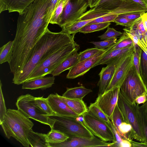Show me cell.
<instances>
[{
  "label": "cell",
  "mask_w": 147,
  "mask_h": 147,
  "mask_svg": "<svg viewBox=\"0 0 147 147\" xmlns=\"http://www.w3.org/2000/svg\"><path fill=\"white\" fill-rule=\"evenodd\" d=\"M123 33L116 30L113 28L108 27L107 28L106 31L98 37L101 40L110 39L121 36Z\"/></svg>",
  "instance_id": "d590c367"
},
{
  "label": "cell",
  "mask_w": 147,
  "mask_h": 147,
  "mask_svg": "<svg viewBox=\"0 0 147 147\" xmlns=\"http://www.w3.org/2000/svg\"><path fill=\"white\" fill-rule=\"evenodd\" d=\"M49 144L51 147H113V142L107 143L95 136L91 138L74 137L60 143Z\"/></svg>",
  "instance_id": "8fae6325"
},
{
  "label": "cell",
  "mask_w": 147,
  "mask_h": 147,
  "mask_svg": "<svg viewBox=\"0 0 147 147\" xmlns=\"http://www.w3.org/2000/svg\"><path fill=\"white\" fill-rule=\"evenodd\" d=\"M86 1H87L88 2V0H86Z\"/></svg>",
  "instance_id": "f5cc1de1"
},
{
  "label": "cell",
  "mask_w": 147,
  "mask_h": 147,
  "mask_svg": "<svg viewBox=\"0 0 147 147\" xmlns=\"http://www.w3.org/2000/svg\"><path fill=\"white\" fill-rule=\"evenodd\" d=\"M45 134L34 132L31 129L28 137L30 145L32 147H51L50 144L45 140Z\"/></svg>",
  "instance_id": "603a6c76"
},
{
  "label": "cell",
  "mask_w": 147,
  "mask_h": 147,
  "mask_svg": "<svg viewBox=\"0 0 147 147\" xmlns=\"http://www.w3.org/2000/svg\"><path fill=\"white\" fill-rule=\"evenodd\" d=\"M123 30L131 39L133 43L138 45L147 54V37L146 33L143 34L142 32L133 24Z\"/></svg>",
  "instance_id": "e0dca14e"
},
{
  "label": "cell",
  "mask_w": 147,
  "mask_h": 147,
  "mask_svg": "<svg viewBox=\"0 0 147 147\" xmlns=\"http://www.w3.org/2000/svg\"><path fill=\"white\" fill-rule=\"evenodd\" d=\"M145 11H138L131 12L118 16V18H125L129 20L134 21L141 17Z\"/></svg>",
  "instance_id": "60d3db41"
},
{
  "label": "cell",
  "mask_w": 147,
  "mask_h": 147,
  "mask_svg": "<svg viewBox=\"0 0 147 147\" xmlns=\"http://www.w3.org/2000/svg\"><path fill=\"white\" fill-rule=\"evenodd\" d=\"M46 141L49 143H58L66 140L69 137L59 130L51 129L45 135Z\"/></svg>",
  "instance_id": "d4e9b609"
},
{
  "label": "cell",
  "mask_w": 147,
  "mask_h": 147,
  "mask_svg": "<svg viewBox=\"0 0 147 147\" xmlns=\"http://www.w3.org/2000/svg\"><path fill=\"white\" fill-rule=\"evenodd\" d=\"M116 38L105 40L99 41H92L90 42L94 45L95 47L101 50H105L113 45L117 41Z\"/></svg>",
  "instance_id": "e575fe53"
},
{
  "label": "cell",
  "mask_w": 147,
  "mask_h": 147,
  "mask_svg": "<svg viewBox=\"0 0 147 147\" xmlns=\"http://www.w3.org/2000/svg\"><path fill=\"white\" fill-rule=\"evenodd\" d=\"M146 37H147V31H146Z\"/></svg>",
  "instance_id": "816d5d0a"
},
{
  "label": "cell",
  "mask_w": 147,
  "mask_h": 147,
  "mask_svg": "<svg viewBox=\"0 0 147 147\" xmlns=\"http://www.w3.org/2000/svg\"><path fill=\"white\" fill-rule=\"evenodd\" d=\"M79 49V45L75 42L60 49L38 66L32 72L28 81L51 74L67 57L77 53Z\"/></svg>",
  "instance_id": "3957f363"
},
{
  "label": "cell",
  "mask_w": 147,
  "mask_h": 147,
  "mask_svg": "<svg viewBox=\"0 0 147 147\" xmlns=\"http://www.w3.org/2000/svg\"><path fill=\"white\" fill-rule=\"evenodd\" d=\"M34 125L29 118L20 110L9 109L0 125L8 139L12 137L24 146L28 147V135Z\"/></svg>",
  "instance_id": "7a4b0ae2"
},
{
  "label": "cell",
  "mask_w": 147,
  "mask_h": 147,
  "mask_svg": "<svg viewBox=\"0 0 147 147\" xmlns=\"http://www.w3.org/2000/svg\"><path fill=\"white\" fill-rule=\"evenodd\" d=\"M2 84L0 80V125L3 121L4 117L6 113L7 110L5 106L2 87Z\"/></svg>",
  "instance_id": "f35d334b"
},
{
  "label": "cell",
  "mask_w": 147,
  "mask_h": 147,
  "mask_svg": "<svg viewBox=\"0 0 147 147\" xmlns=\"http://www.w3.org/2000/svg\"><path fill=\"white\" fill-rule=\"evenodd\" d=\"M131 147H147V144L143 142H137L131 141Z\"/></svg>",
  "instance_id": "bcb514c9"
},
{
  "label": "cell",
  "mask_w": 147,
  "mask_h": 147,
  "mask_svg": "<svg viewBox=\"0 0 147 147\" xmlns=\"http://www.w3.org/2000/svg\"><path fill=\"white\" fill-rule=\"evenodd\" d=\"M120 90L124 98L132 104L136 103L137 97L147 94V87L134 64L120 87Z\"/></svg>",
  "instance_id": "5b68a950"
},
{
  "label": "cell",
  "mask_w": 147,
  "mask_h": 147,
  "mask_svg": "<svg viewBox=\"0 0 147 147\" xmlns=\"http://www.w3.org/2000/svg\"><path fill=\"white\" fill-rule=\"evenodd\" d=\"M106 50V49L102 50L93 57L79 61L69 70L66 78L73 79L84 75L95 67V65L105 55Z\"/></svg>",
  "instance_id": "4fadbf2b"
},
{
  "label": "cell",
  "mask_w": 147,
  "mask_h": 147,
  "mask_svg": "<svg viewBox=\"0 0 147 147\" xmlns=\"http://www.w3.org/2000/svg\"><path fill=\"white\" fill-rule=\"evenodd\" d=\"M92 91L82 85L73 88H67L66 91L62 96L69 98L82 100L86 95Z\"/></svg>",
  "instance_id": "7402d4cb"
},
{
  "label": "cell",
  "mask_w": 147,
  "mask_h": 147,
  "mask_svg": "<svg viewBox=\"0 0 147 147\" xmlns=\"http://www.w3.org/2000/svg\"><path fill=\"white\" fill-rule=\"evenodd\" d=\"M134 22L125 18L117 17L114 22L116 23V25H120L128 27L132 25Z\"/></svg>",
  "instance_id": "7bdbcfd3"
},
{
  "label": "cell",
  "mask_w": 147,
  "mask_h": 147,
  "mask_svg": "<svg viewBox=\"0 0 147 147\" xmlns=\"http://www.w3.org/2000/svg\"><path fill=\"white\" fill-rule=\"evenodd\" d=\"M102 50L96 47L88 48L79 53L80 61L93 57Z\"/></svg>",
  "instance_id": "74e56055"
},
{
  "label": "cell",
  "mask_w": 147,
  "mask_h": 147,
  "mask_svg": "<svg viewBox=\"0 0 147 147\" xmlns=\"http://www.w3.org/2000/svg\"><path fill=\"white\" fill-rule=\"evenodd\" d=\"M13 41H10L0 49V64L6 62L9 63L11 61L13 52Z\"/></svg>",
  "instance_id": "4316f807"
},
{
  "label": "cell",
  "mask_w": 147,
  "mask_h": 147,
  "mask_svg": "<svg viewBox=\"0 0 147 147\" xmlns=\"http://www.w3.org/2000/svg\"><path fill=\"white\" fill-rule=\"evenodd\" d=\"M35 0H0V13L6 10L19 14Z\"/></svg>",
  "instance_id": "2e32d148"
},
{
  "label": "cell",
  "mask_w": 147,
  "mask_h": 147,
  "mask_svg": "<svg viewBox=\"0 0 147 147\" xmlns=\"http://www.w3.org/2000/svg\"><path fill=\"white\" fill-rule=\"evenodd\" d=\"M110 119L111 120L113 126L119 134V127L123 122L126 121L117 103Z\"/></svg>",
  "instance_id": "4dcf8cb0"
},
{
  "label": "cell",
  "mask_w": 147,
  "mask_h": 147,
  "mask_svg": "<svg viewBox=\"0 0 147 147\" xmlns=\"http://www.w3.org/2000/svg\"><path fill=\"white\" fill-rule=\"evenodd\" d=\"M59 96L71 109L79 116L88 112V108L82 100L67 98L59 95Z\"/></svg>",
  "instance_id": "ffe728a7"
},
{
  "label": "cell",
  "mask_w": 147,
  "mask_h": 147,
  "mask_svg": "<svg viewBox=\"0 0 147 147\" xmlns=\"http://www.w3.org/2000/svg\"><path fill=\"white\" fill-rule=\"evenodd\" d=\"M80 61L79 53L72 55L65 59L53 71L51 74L54 76H59L63 71L69 70Z\"/></svg>",
  "instance_id": "d6986e66"
},
{
  "label": "cell",
  "mask_w": 147,
  "mask_h": 147,
  "mask_svg": "<svg viewBox=\"0 0 147 147\" xmlns=\"http://www.w3.org/2000/svg\"><path fill=\"white\" fill-rule=\"evenodd\" d=\"M118 16L119 15H118L114 14L97 18L89 24L114 22L115 20L118 17Z\"/></svg>",
  "instance_id": "ab89813d"
},
{
  "label": "cell",
  "mask_w": 147,
  "mask_h": 147,
  "mask_svg": "<svg viewBox=\"0 0 147 147\" xmlns=\"http://www.w3.org/2000/svg\"><path fill=\"white\" fill-rule=\"evenodd\" d=\"M95 19L77 21L67 26L62 28V31L70 35L75 36L76 33L80 32L83 27Z\"/></svg>",
  "instance_id": "484cf974"
},
{
  "label": "cell",
  "mask_w": 147,
  "mask_h": 147,
  "mask_svg": "<svg viewBox=\"0 0 147 147\" xmlns=\"http://www.w3.org/2000/svg\"><path fill=\"white\" fill-rule=\"evenodd\" d=\"M139 69L140 77L147 87V54L142 49H141Z\"/></svg>",
  "instance_id": "d6a6232c"
},
{
  "label": "cell",
  "mask_w": 147,
  "mask_h": 147,
  "mask_svg": "<svg viewBox=\"0 0 147 147\" xmlns=\"http://www.w3.org/2000/svg\"><path fill=\"white\" fill-rule=\"evenodd\" d=\"M145 108L146 109V111H147V100L146 102L144 103Z\"/></svg>",
  "instance_id": "f907efd6"
},
{
  "label": "cell",
  "mask_w": 147,
  "mask_h": 147,
  "mask_svg": "<svg viewBox=\"0 0 147 147\" xmlns=\"http://www.w3.org/2000/svg\"><path fill=\"white\" fill-rule=\"evenodd\" d=\"M111 24V22L88 24L83 27L79 32L86 34L100 31L109 27Z\"/></svg>",
  "instance_id": "f546056e"
},
{
  "label": "cell",
  "mask_w": 147,
  "mask_h": 147,
  "mask_svg": "<svg viewBox=\"0 0 147 147\" xmlns=\"http://www.w3.org/2000/svg\"><path fill=\"white\" fill-rule=\"evenodd\" d=\"M47 98L52 109L56 114L76 117L79 116L60 98L57 93L51 94Z\"/></svg>",
  "instance_id": "9a60e30c"
},
{
  "label": "cell",
  "mask_w": 147,
  "mask_h": 147,
  "mask_svg": "<svg viewBox=\"0 0 147 147\" xmlns=\"http://www.w3.org/2000/svg\"><path fill=\"white\" fill-rule=\"evenodd\" d=\"M131 2L141 7L147 11V0H125Z\"/></svg>",
  "instance_id": "ee69618b"
},
{
  "label": "cell",
  "mask_w": 147,
  "mask_h": 147,
  "mask_svg": "<svg viewBox=\"0 0 147 147\" xmlns=\"http://www.w3.org/2000/svg\"><path fill=\"white\" fill-rule=\"evenodd\" d=\"M117 104L126 122L132 127L134 139L144 142V135L137 116L136 103L132 104L129 102L123 96L120 90Z\"/></svg>",
  "instance_id": "52a82bcc"
},
{
  "label": "cell",
  "mask_w": 147,
  "mask_h": 147,
  "mask_svg": "<svg viewBox=\"0 0 147 147\" xmlns=\"http://www.w3.org/2000/svg\"><path fill=\"white\" fill-rule=\"evenodd\" d=\"M133 45V42L130 38L123 32V34L117 40L116 42L112 46L106 49L105 54L116 49L125 48Z\"/></svg>",
  "instance_id": "83f0119b"
},
{
  "label": "cell",
  "mask_w": 147,
  "mask_h": 147,
  "mask_svg": "<svg viewBox=\"0 0 147 147\" xmlns=\"http://www.w3.org/2000/svg\"><path fill=\"white\" fill-rule=\"evenodd\" d=\"M34 102L36 105L47 115L51 116L56 114L49 103L47 98H44L43 96L35 97Z\"/></svg>",
  "instance_id": "836d02e7"
},
{
  "label": "cell",
  "mask_w": 147,
  "mask_h": 147,
  "mask_svg": "<svg viewBox=\"0 0 147 147\" xmlns=\"http://www.w3.org/2000/svg\"><path fill=\"white\" fill-rule=\"evenodd\" d=\"M49 116L55 121L53 129L59 131L69 138L77 136L91 138L95 136L82 122L77 120V117L56 114Z\"/></svg>",
  "instance_id": "277c9868"
},
{
  "label": "cell",
  "mask_w": 147,
  "mask_h": 147,
  "mask_svg": "<svg viewBox=\"0 0 147 147\" xmlns=\"http://www.w3.org/2000/svg\"><path fill=\"white\" fill-rule=\"evenodd\" d=\"M119 91L118 87L105 91L98 96L95 101L109 119L117 103Z\"/></svg>",
  "instance_id": "7c38bea8"
},
{
  "label": "cell",
  "mask_w": 147,
  "mask_h": 147,
  "mask_svg": "<svg viewBox=\"0 0 147 147\" xmlns=\"http://www.w3.org/2000/svg\"><path fill=\"white\" fill-rule=\"evenodd\" d=\"M147 100V94H145L139 96L136 99V103L138 105L143 104Z\"/></svg>",
  "instance_id": "f6af8a7d"
},
{
  "label": "cell",
  "mask_w": 147,
  "mask_h": 147,
  "mask_svg": "<svg viewBox=\"0 0 147 147\" xmlns=\"http://www.w3.org/2000/svg\"><path fill=\"white\" fill-rule=\"evenodd\" d=\"M130 51L114 59L107 64V66L102 68L98 74L100 79L98 84L99 87L98 96L102 94L105 92L113 76L117 65L120 60Z\"/></svg>",
  "instance_id": "5bb4252c"
},
{
  "label": "cell",
  "mask_w": 147,
  "mask_h": 147,
  "mask_svg": "<svg viewBox=\"0 0 147 147\" xmlns=\"http://www.w3.org/2000/svg\"><path fill=\"white\" fill-rule=\"evenodd\" d=\"M71 0H58L55 13L50 22V23L59 25L61 16L64 8Z\"/></svg>",
  "instance_id": "1f68e13d"
},
{
  "label": "cell",
  "mask_w": 147,
  "mask_h": 147,
  "mask_svg": "<svg viewBox=\"0 0 147 147\" xmlns=\"http://www.w3.org/2000/svg\"><path fill=\"white\" fill-rule=\"evenodd\" d=\"M133 50L134 47V45H133L125 48L115 49L107 54H105V53L104 56L95 65V67L99 65L106 64L114 59Z\"/></svg>",
  "instance_id": "44dd1931"
},
{
  "label": "cell",
  "mask_w": 147,
  "mask_h": 147,
  "mask_svg": "<svg viewBox=\"0 0 147 147\" xmlns=\"http://www.w3.org/2000/svg\"><path fill=\"white\" fill-rule=\"evenodd\" d=\"M54 76L42 77L27 81L22 84L23 89L36 90L40 89L44 90L52 86L54 84Z\"/></svg>",
  "instance_id": "ac0fdd59"
},
{
  "label": "cell",
  "mask_w": 147,
  "mask_h": 147,
  "mask_svg": "<svg viewBox=\"0 0 147 147\" xmlns=\"http://www.w3.org/2000/svg\"><path fill=\"white\" fill-rule=\"evenodd\" d=\"M134 50L130 51L119 63L117 66L113 76L105 91L117 87H120L130 68L134 64Z\"/></svg>",
  "instance_id": "30bf717a"
},
{
  "label": "cell",
  "mask_w": 147,
  "mask_h": 147,
  "mask_svg": "<svg viewBox=\"0 0 147 147\" xmlns=\"http://www.w3.org/2000/svg\"><path fill=\"white\" fill-rule=\"evenodd\" d=\"M35 97L29 94L19 96L16 103L18 109L29 118L47 125L51 129H53L54 120L51 118L36 105L34 102Z\"/></svg>",
  "instance_id": "8992f818"
},
{
  "label": "cell",
  "mask_w": 147,
  "mask_h": 147,
  "mask_svg": "<svg viewBox=\"0 0 147 147\" xmlns=\"http://www.w3.org/2000/svg\"><path fill=\"white\" fill-rule=\"evenodd\" d=\"M74 37L62 30L54 32L48 28L31 49L22 71L12 80L13 83L19 85L27 81L36 68L50 55L62 47L74 42Z\"/></svg>",
  "instance_id": "6da1fadb"
},
{
  "label": "cell",
  "mask_w": 147,
  "mask_h": 147,
  "mask_svg": "<svg viewBox=\"0 0 147 147\" xmlns=\"http://www.w3.org/2000/svg\"><path fill=\"white\" fill-rule=\"evenodd\" d=\"M141 18L145 29L147 31V11L143 14Z\"/></svg>",
  "instance_id": "681fc988"
},
{
  "label": "cell",
  "mask_w": 147,
  "mask_h": 147,
  "mask_svg": "<svg viewBox=\"0 0 147 147\" xmlns=\"http://www.w3.org/2000/svg\"><path fill=\"white\" fill-rule=\"evenodd\" d=\"M133 44L134 47L133 63L137 72L140 75L139 67L141 49L137 44L133 43Z\"/></svg>",
  "instance_id": "8d00e7d4"
},
{
  "label": "cell",
  "mask_w": 147,
  "mask_h": 147,
  "mask_svg": "<svg viewBox=\"0 0 147 147\" xmlns=\"http://www.w3.org/2000/svg\"><path fill=\"white\" fill-rule=\"evenodd\" d=\"M136 111L140 126L144 135V142L147 144V111L144 103L140 106L136 104Z\"/></svg>",
  "instance_id": "cb8c5ba5"
},
{
  "label": "cell",
  "mask_w": 147,
  "mask_h": 147,
  "mask_svg": "<svg viewBox=\"0 0 147 147\" xmlns=\"http://www.w3.org/2000/svg\"><path fill=\"white\" fill-rule=\"evenodd\" d=\"M82 116L84 118L82 123L94 135L103 141L115 142V134L107 123L88 112Z\"/></svg>",
  "instance_id": "ba28073f"
},
{
  "label": "cell",
  "mask_w": 147,
  "mask_h": 147,
  "mask_svg": "<svg viewBox=\"0 0 147 147\" xmlns=\"http://www.w3.org/2000/svg\"><path fill=\"white\" fill-rule=\"evenodd\" d=\"M88 6L86 0H71L64 8L58 25L62 28L77 21Z\"/></svg>",
  "instance_id": "9c48e42d"
},
{
  "label": "cell",
  "mask_w": 147,
  "mask_h": 147,
  "mask_svg": "<svg viewBox=\"0 0 147 147\" xmlns=\"http://www.w3.org/2000/svg\"><path fill=\"white\" fill-rule=\"evenodd\" d=\"M101 0H89L88 3L89 6L92 8L97 5Z\"/></svg>",
  "instance_id": "c3c4849f"
},
{
  "label": "cell",
  "mask_w": 147,
  "mask_h": 147,
  "mask_svg": "<svg viewBox=\"0 0 147 147\" xmlns=\"http://www.w3.org/2000/svg\"><path fill=\"white\" fill-rule=\"evenodd\" d=\"M58 0H51L50 5L47 10V19L50 23V22L54 14Z\"/></svg>",
  "instance_id": "b9f144b4"
},
{
  "label": "cell",
  "mask_w": 147,
  "mask_h": 147,
  "mask_svg": "<svg viewBox=\"0 0 147 147\" xmlns=\"http://www.w3.org/2000/svg\"><path fill=\"white\" fill-rule=\"evenodd\" d=\"M119 147H131V142L126 140L123 139L120 143Z\"/></svg>",
  "instance_id": "7dc6e473"
},
{
  "label": "cell",
  "mask_w": 147,
  "mask_h": 147,
  "mask_svg": "<svg viewBox=\"0 0 147 147\" xmlns=\"http://www.w3.org/2000/svg\"><path fill=\"white\" fill-rule=\"evenodd\" d=\"M88 109V113L91 115L106 122L109 126L112 124L109 118L98 107L95 102L90 104Z\"/></svg>",
  "instance_id": "f1b7e54d"
}]
</instances>
